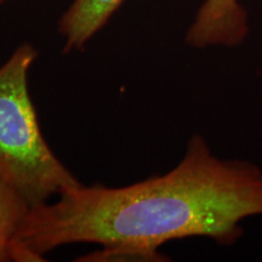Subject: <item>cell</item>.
Masks as SVG:
<instances>
[{
    "label": "cell",
    "instance_id": "cell-2",
    "mask_svg": "<svg viewBox=\"0 0 262 262\" xmlns=\"http://www.w3.org/2000/svg\"><path fill=\"white\" fill-rule=\"evenodd\" d=\"M38 50L22 42L0 66V176L32 208L83 185L42 135L28 88Z\"/></svg>",
    "mask_w": 262,
    "mask_h": 262
},
{
    "label": "cell",
    "instance_id": "cell-7",
    "mask_svg": "<svg viewBox=\"0 0 262 262\" xmlns=\"http://www.w3.org/2000/svg\"><path fill=\"white\" fill-rule=\"evenodd\" d=\"M5 2H8V0H0V5H2L3 3H5Z\"/></svg>",
    "mask_w": 262,
    "mask_h": 262
},
{
    "label": "cell",
    "instance_id": "cell-1",
    "mask_svg": "<svg viewBox=\"0 0 262 262\" xmlns=\"http://www.w3.org/2000/svg\"><path fill=\"white\" fill-rule=\"evenodd\" d=\"M262 215V170L248 160L212 155L204 137L188 141L181 162L164 175L125 187L85 186L32 208L19 226L14 261L42 262L73 243H130L152 249L205 237L231 247L241 221Z\"/></svg>",
    "mask_w": 262,
    "mask_h": 262
},
{
    "label": "cell",
    "instance_id": "cell-5",
    "mask_svg": "<svg viewBox=\"0 0 262 262\" xmlns=\"http://www.w3.org/2000/svg\"><path fill=\"white\" fill-rule=\"evenodd\" d=\"M31 210L25 195L0 176V262L12 261L18 228Z\"/></svg>",
    "mask_w": 262,
    "mask_h": 262
},
{
    "label": "cell",
    "instance_id": "cell-6",
    "mask_svg": "<svg viewBox=\"0 0 262 262\" xmlns=\"http://www.w3.org/2000/svg\"><path fill=\"white\" fill-rule=\"evenodd\" d=\"M78 262H164L169 261L166 255L157 249L143 245L118 243L100 245L96 250L75 258Z\"/></svg>",
    "mask_w": 262,
    "mask_h": 262
},
{
    "label": "cell",
    "instance_id": "cell-3",
    "mask_svg": "<svg viewBox=\"0 0 262 262\" xmlns=\"http://www.w3.org/2000/svg\"><path fill=\"white\" fill-rule=\"evenodd\" d=\"M248 33V14L239 0H204L185 42L196 49L233 48L244 41Z\"/></svg>",
    "mask_w": 262,
    "mask_h": 262
},
{
    "label": "cell",
    "instance_id": "cell-4",
    "mask_svg": "<svg viewBox=\"0 0 262 262\" xmlns=\"http://www.w3.org/2000/svg\"><path fill=\"white\" fill-rule=\"evenodd\" d=\"M125 0H73L58 21L63 52L80 51L116 14Z\"/></svg>",
    "mask_w": 262,
    "mask_h": 262
}]
</instances>
